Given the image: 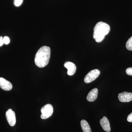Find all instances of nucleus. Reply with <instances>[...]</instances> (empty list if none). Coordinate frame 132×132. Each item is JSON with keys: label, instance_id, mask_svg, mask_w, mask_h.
I'll return each instance as SVG.
<instances>
[{"label": "nucleus", "instance_id": "nucleus-1", "mask_svg": "<svg viewBox=\"0 0 132 132\" xmlns=\"http://www.w3.org/2000/svg\"><path fill=\"white\" fill-rule=\"evenodd\" d=\"M51 50L49 47L43 46L40 48L36 54L35 62L39 68L45 67L47 65L50 59Z\"/></svg>", "mask_w": 132, "mask_h": 132}, {"label": "nucleus", "instance_id": "nucleus-2", "mask_svg": "<svg viewBox=\"0 0 132 132\" xmlns=\"http://www.w3.org/2000/svg\"><path fill=\"white\" fill-rule=\"evenodd\" d=\"M110 31V27L108 24L103 22H99L94 29V39L97 42H101Z\"/></svg>", "mask_w": 132, "mask_h": 132}, {"label": "nucleus", "instance_id": "nucleus-3", "mask_svg": "<svg viewBox=\"0 0 132 132\" xmlns=\"http://www.w3.org/2000/svg\"><path fill=\"white\" fill-rule=\"evenodd\" d=\"M42 114L41 118L42 119H46L51 117L53 113V108L50 104L44 106L41 109Z\"/></svg>", "mask_w": 132, "mask_h": 132}, {"label": "nucleus", "instance_id": "nucleus-4", "mask_svg": "<svg viewBox=\"0 0 132 132\" xmlns=\"http://www.w3.org/2000/svg\"><path fill=\"white\" fill-rule=\"evenodd\" d=\"M100 74V72L98 69H95L92 70L85 76L84 81L87 83L92 82L98 77Z\"/></svg>", "mask_w": 132, "mask_h": 132}, {"label": "nucleus", "instance_id": "nucleus-5", "mask_svg": "<svg viewBox=\"0 0 132 132\" xmlns=\"http://www.w3.org/2000/svg\"><path fill=\"white\" fill-rule=\"evenodd\" d=\"M6 118L9 124L11 126H15L16 123V116L14 111L11 109H9L6 113Z\"/></svg>", "mask_w": 132, "mask_h": 132}, {"label": "nucleus", "instance_id": "nucleus-6", "mask_svg": "<svg viewBox=\"0 0 132 132\" xmlns=\"http://www.w3.org/2000/svg\"><path fill=\"white\" fill-rule=\"evenodd\" d=\"M118 98L121 102H127L132 101V93L124 92L118 95Z\"/></svg>", "mask_w": 132, "mask_h": 132}, {"label": "nucleus", "instance_id": "nucleus-7", "mask_svg": "<svg viewBox=\"0 0 132 132\" xmlns=\"http://www.w3.org/2000/svg\"><path fill=\"white\" fill-rule=\"evenodd\" d=\"M0 87L3 90L9 91L12 90L13 86L9 81L4 78H0Z\"/></svg>", "mask_w": 132, "mask_h": 132}, {"label": "nucleus", "instance_id": "nucleus-8", "mask_svg": "<svg viewBox=\"0 0 132 132\" xmlns=\"http://www.w3.org/2000/svg\"><path fill=\"white\" fill-rule=\"evenodd\" d=\"M64 67L67 69L68 75L69 76L73 75L75 73L76 67L75 64L71 62H66L64 64Z\"/></svg>", "mask_w": 132, "mask_h": 132}, {"label": "nucleus", "instance_id": "nucleus-9", "mask_svg": "<svg viewBox=\"0 0 132 132\" xmlns=\"http://www.w3.org/2000/svg\"><path fill=\"white\" fill-rule=\"evenodd\" d=\"M100 123L104 131L107 132H110L111 128L110 123L106 117L104 116L102 119H101L100 120Z\"/></svg>", "mask_w": 132, "mask_h": 132}, {"label": "nucleus", "instance_id": "nucleus-10", "mask_svg": "<svg viewBox=\"0 0 132 132\" xmlns=\"http://www.w3.org/2000/svg\"><path fill=\"white\" fill-rule=\"evenodd\" d=\"M98 90L97 88H95L91 90L88 94L87 99L88 101L93 102L97 98L98 96Z\"/></svg>", "mask_w": 132, "mask_h": 132}, {"label": "nucleus", "instance_id": "nucleus-11", "mask_svg": "<svg viewBox=\"0 0 132 132\" xmlns=\"http://www.w3.org/2000/svg\"><path fill=\"white\" fill-rule=\"evenodd\" d=\"M80 124L83 132H92L90 125L85 120H81Z\"/></svg>", "mask_w": 132, "mask_h": 132}, {"label": "nucleus", "instance_id": "nucleus-12", "mask_svg": "<svg viewBox=\"0 0 132 132\" xmlns=\"http://www.w3.org/2000/svg\"><path fill=\"white\" fill-rule=\"evenodd\" d=\"M126 47L128 50L132 51V36L127 40L126 44Z\"/></svg>", "mask_w": 132, "mask_h": 132}, {"label": "nucleus", "instance_id": "nucleus-13", "mask_svg": "<svg viewBox=\"0 0 132 132\" xmlns=\"http://www.w3.org/2000/svg\"><path fill=\"white\" fill-rule=\"evenodd\" d=\"M23 0H14V4L15 6L16 7H19L21 6L22 4Z\"/></svg>", "mask_w": 132, "mask_h": 132}, {"label": "nucleus", "instance_id": "nucleus-14", "mask_svg": "<svg viewBox=\"0 0 132 132\" xmlns=\"http://www.w3.org/2000/svg\"><path fill=\"white\" fill-rule=\"evenodd\" d=\"M3 42L4 44L6 45H8L10 42V39L8 36H5L3 38Z\"/></svg>", "mask_w": 132, "mask_h": 132}, {"label": "nucleus", "instance_id": "nucleus-15", "mask_svg": "<svg viewBox=\"0 0 132 132\" xmlns=\"http://www.w3.org/2000/svg\"><path fill=\"white\" fill-rule=\"evenodd\" d=\"M126 72L128 75L132 76V68H128L126 70Z\"/></svg>", "mask_w": 132, "mask_h": 132}, {"label": "nucleus", "instance_id": "nucleus-16", "mask_svg": "<svg viewBox=\"0 0 132 132\" xmlns=\"http://www.w3.org/2000/svg\"><path fill=\"white\" fill-rule=\"evenodd\" d=\"M127 120L128 122H132V112L128 116Z\"/></svg>", "mask_w": 132, "mask_h": 132}, {"label": "nucleus", "instance_id": "nucleus-17", "mask_svg": "<svg viewBox=\"0 0 132 132\" xmlns=\"http://www.w3.org/2000/svg\"><path fill=\"white\" fill-rule=\"evenodd\" d=\"M2 36H0V47L2 46L4 44Z\"/></svg>", "mask_w": 132, "mask_h": 132}]
</instances>
